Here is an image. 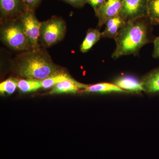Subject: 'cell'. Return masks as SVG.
<instances>
[{
  "mask_svg": "<svg viewBox=\"0 0 159 159\" xmlns=\"http://www.w3.org/2000/svg\"><path fill=\"white\" fill-rule=\"evenodd\" d=\"M152 25L148 16L125 23L115 39L116 47L111 57L116 60L125 55H137L141 48L153 42Z\"/></svg>",
  "mask_w": 159,
  "mask_h": 159,
  "instance_id": "cell-1",
  "label": "cell"
},
{
  "mask_svg": "<svg viewBox=\"0 0 159 159\" xmlns=\"http://www.w3.org/2000/svg\"><path fill=\"white\" fill-rule=\"evenodd\" d=\"M16 60L18 74L29 79L42 80L61 71L48 54L40 48L25 51Z\"/></svg>",
  "mask_w": 159,
  "mask_h": 159,
  "instance_id": "cell-2",
  "label": "cell"
},
{
  "mask_svg": "<svg viewBox=\"0 0 159 159\" xmlns=\"http://www.w3.org/2000/svg\"><path fill=\"white\" fill-rule=\"evenodd\" d=\"M1 38L5 45L16 51L33 50L19 18L2 20Z\"/></svg>",
  "mask_w": 159,
  "mask_h": 159,
  "instance_id": "cell-3",
  "label": "cell"
},
{
  "mask_svg": "<svg viewBox=\"0 0 159 159\" xmlns=\"http://www.w3.org/2000/svg\"><path fill=\"white\" fill-rule=\"evenodd\" d=\"M66 27L61 18L53 16L41 22L39 43L46 48L51 47L62 40L65 35Z\"/></svg>",
  "mask_w": 159,
  "mask_h": 159,
  "instance_id": "cell-4",
  "label": "cell"
},
{
  "mask_svg": "<svg viewBox=\"0 0 159 159\" xmlns=\"http://www.w3.org/2000/svg\"><path fill=\"white\" fill-rule=\"evenodd\" d=\"M19 18L32 49L40 48L39 37L41 22L37 19L34 11L28 9Z\"/></svg>",
  "mask_w": 159,
  "mask_h": 159,
  "instance_id": "cell-5",
  "label": "cell"
},
{
  "mask_svg": "<svg viewBox=\"0 0 159 159\" xmlns=\"http://www.w3.org/2000/svg\"><path fill=\"white\" fill-rule=\"evenodd\" d=\"M148 0H122L119 15L125 22L148 16Z\"/></svg>",
  "mask_w": 159,
  "mask_h": 159,
  "instance_id": "cell-6",
  "label": "cell"
},
{
  "mask_svg": "<svg viewBox=\"0 0 159 159\" xmlns=\"http://www.w3.org/2000/svg\"><path fill=\"white\" fill-rule=\"evenodd\" d=\"M28 10L23 0H0L2 20L19 18Z\"/></svg>",
  "mask_w": 159,
  "mask_h": 159,
  "instance_id": "cell-7",
  "label": "cell"
},
{
  "mask_svg": "<svg viewBox=\"0 0 159 159\" xmlns=\"http://www.w3.org/2000/svg\"><path fill=\"white\" fill-rule=\"evenodd\" d=\"M122 5V0H107L95 13L98 19V26L101 28L107 20L119 15Z\"/></svg>",
  "mask_w": 159,
  "mask_h": 159,
  "instance_id": "cell-8",
  "label": "cell"
},
{
  "mask_svg": "<svg viewBox=\"0 0 159 159\" xmlns=\"http://www.w3.org/2000/svg\"><path fill=\"white\" fill-rule=\"evenodd\" d=\"M142 87L147 93H159V67L151 71L142 80Z\"/></svg>",
  "mask_w": 159,
  "mask_h": 159,
  "instance_id": "cell-9",
  "label": "cell"
},
{
  "mask_svg": "<svg viewBox=\"0 0 159 159\" xmlns=\"http://www.w3.org/2000/svg\"><path fill=\"white\" fill-rule=\"evenodd\" d=\"M114 84L123 90L129 93H140L144 91L141 81H139L134 77L125 76L117 78Z\"/></svg>",
  "mask_w": 159,
  "mask_h": 159,
  "instance_id": "cell-10",
  "label": "cell"
},
{
  "mask_svg": "<svg viewBox=\"0 0 159 159\" xmlns=\"http://www.w3.org/2000/svg\"><path fill=\"white\" fill-rule=\"evenodd\" d=\"M89 85L83 84L74 80H66L57 84L54 86L50 92L51 94L67 93H77L80 89L84 90L87 88Z\"/></svg>",
  "mask_w": 159,
  "mask_h": 159,
  "instance_id": "cell-11",
  "label": "cell"
},
{
  "mask_svg": "<svg viewBox=\"0 0 159 159\" xmlns=\"http://www.w3.org/2000/svg\"><path fill=\"white\" fill-rule=\"evenodd\" d=\"M125 23L119 15L109 19L105 23V29L102 32V38H108L116 39Z\"/></svg>",
  "mask_w": 159,
  "mask_h": 159,
  "instance_id": "cell-12",
  "label": "cell"
},
{
  "mask_svg": "<svg viewBox=\"0 0 159 159\" xmlns=\"http://www.w3.org/2000/svg\"><path fill=\"white\" fill-rule=\"evenodd\" d=\"M82 92L87 93H127L126 91L119 88L114 84L109 83H101L93 85H89L87 88L83 90Z\"/></svg>",
  "mask_w": 159,
  "mask_h": 159,
  "instance_id": "cell-13",
  "label": "cell"
},
{
  "mask_svg": "<svg viewBox=\"0 0 159 159\" xmlns=\"http://www.w3.org/2000/svg\"><path fill=\"white\" fill-rule=\"evenodd\" d=\"M101 38H102V32H100L98 29H89L85 38L80 45V51L82 53L88 52Z\"/></svg>",
  "mask_w": 159,
  "mask_h": 159,
  "instance_id": "cell-14",
  "label": "cell"
},
{
  "mask_svg": "<svg viewBox=\"0 0 159 159\" xmlns=\"http://www.w3.org/2000/svg\"><path fill=\"white\" fill-rule=\"evenodd\" d=\"M73 79L69 75L62 71L53 74L46 79L40 80L42 88L48 89L53 88L57 84L66 80Z\"/></svg>",
  "mask_w": 159,
  "mask_h": 159,
  "instance_id": "cell-15",
  "label": "cell"
},
{
  "mask_svg": "<svg viewBox=\"0 0 159 159\" xmlns=\"http://www.w3.org/2000/svg\"><path fill=\"white\" fill-rule=\"evenodd\" d=\"M17 88L23 93L33 92L42 88L40 80L32 79L17 80Z\"/></svg>",
  "mask_w": 159,
  "mask_h": 159,
  "instance_id": "cell-16",
  "label": "cell"
},
{
  "mask_svg": "<svg viewBox=\"0 0 159 159\" xmlns=\"http://www.w3.org/2000/svg\"><path fill=\"white\" fill-rule=\"evenodd\" d=\"M147 15L152 25H159V0H148Z\"/></svg>",
  "mask_w": 159,
  "mask_h": 159,
  "instance_id": "cell-17",
  "label": "cell"
},
{
  "mask_svg": "<svg viewBox=\"0 0 159 159\" xmlns=\"http://www.w3.org/2000/svg\"><path fill=\"white\" fill-rule=\"evenodd\" d=\"M17 87V80L10 78L1 83L0 92L1 93L11 94L14 93Z\"/></svg>",
  "mask_w": 159,
  "mask_h": 159,
  "instance_id": "cell-18",
  "label": "cell"
},
{
  "mask_svg": "<svg viewBox=\"0 0 159 159\" xmlns=\"http://www.w3.org/2000/svg\"><path fill=\"white\" fill-rule=\"evenodd\" d=\"M106 1L107 0H86L87 3L93 7L95 13Z\"/></svg>",
  "mask_w": 159,
  "mask_h": 159,
  "instance_id": "cell-19",
  "label": "cell"
},
{
  "mask_svg": "<svg viewBox=\"0 0 159 159\" xmlns=\"http://www.w3.org/2000/svg\"><path fill=\"white\" fill-rule=\"evenodd\" d=\"M29 10L34 11L42 0H23Z\"/></svg>",
  "mask_w": 159,
  "mask_h": 159,
  "instance_id": "cell-20",
  "label": "cell"
},
{
  "mask_svg": "<svg viewBox=\"0 0 159 159\" xmlns=\"http://www.w3.org/2000/svg\"><path fill=\"white\" fill-rule=\"evenodd\" d=\"M68 3L73 7L77 8H82L87 3L86 0H62Z\"/></svg>",
  "mask_w": 159,
  "mask_h": 159,
  "instance_id": "cell-21",
  "label": "cell"
},
{
  "mask_svg": "<svg viewBox=\"0 0 159 159\" xmlns=\"http://www.w3.org/2000/svg\"><path fill=\"white\" fill-rule=\"evenodd\" d=\"M153 43L154 49L152 57L154 58H159V36L155 38Z\"/></svg>",
  "mask_w": 159,
  "mask_h": 159,
  "instance_id": "cell-22",
  "label": "cell"
}]
</instances>
